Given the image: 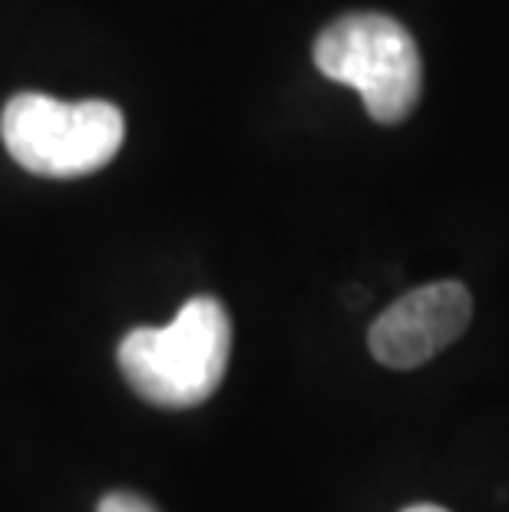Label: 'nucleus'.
<instances>
[{
  "label": "nucleus",
  "instance_id": "f257e3e1",
  "mask_svg": "<svg viewBox=\"0 0 509 512\" xmlns=\"http://www.w3.org/2000/svg\"><path fill=\"white\" fill-rule=\"evenodd\" d=\"M232 354V321L219 298L199 294L166 328H136L119 341L126 384L153 407H199L219 390Z\"/></svg>",
  "mask_w": 509,
  "mask_h": 512
},
{
  "label": "nucleus",
  "instance_id": "f03ea898",
  "mask_svg": "<svg viewBox=\"0 0 509 512\" xmlns=\"http://www.w3.org/2000/svg\"><path fill=\"white\" fill-rule=\"evenodd\" d=\"M123 136L126 119L106 100L63 103L43 93H17L0 116L10 159L43 179L93 176L110 166Z\"/></svg>",
  "mask_w": 509,
  "mask_h": 512
},
{
  "label": "nucleus",
  "instance_id": "7ed1b4c3",
  "mask_svg": "<svg viewBox=\"0 0 509 512\" xmlns=\"http://www.w3.org/2000/svg\"><path fill=\"white\" fill-rule=\"evenodd\" d=\"M314 67L354 86L374 123L397 126L414 113L424 90V63L410 30L387 14H348L314 40Z\"/></svg>",
  "mask_w": 509,
  "mask_h": 512
},
{
  "label": "nucleus",
  "instance_id": "20e7f679",
  "mask_svg": "<svg viewBox=\"0 0 509 512\" xmlns=\"http://www.w3.org/2000/svg\"><path fill=\"white\" fill-rule=\"evenodd\" d=\"M473 298L460 281H433L407 291L371 324L367 344L377 364L391 370H414L437 357L467 331Z\"/></svg>",
  "mask_w": 509,
  "mask_h": 512
},
{
  "label": "nucleus",
  "instance_id": "39448f33",
  "mask_svg": "<svg viewBox=\"0 0 509 512\" xmlns=\"http://www.w3.org/2000/svg\"><path fill=\"white\" fill-rule=\"evenodd\" d=\"M96 512H156V506L146 503V499L136 493H110L100 499Z\"/></svg>",
  "mask_w": 509,
  "mask_h": 512
},
{
  "label": "nucleus",
  "instance_id": "423d86ee",
  "mask_svg": "<svg viewBox=\"0 0 509 512\" xmlns=\"http://www.w3.org/2000/svg\"><path fill=\"white\" fill-rule=\"evenodd\" d=\"M404 512H447L443 506H433V503H417V506H407Z\"/></svg>",
  "mask_w": 509,
  "mask_h": 512
}]
</instances>
